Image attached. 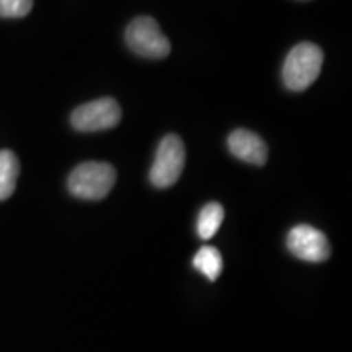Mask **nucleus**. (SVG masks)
I'll return each mask as SVG.
<instances>
[{
    "label": "nucleus",
    "mask_w": 352,
    "mask_h": 352,
    "mask_svg": "<svg viewBox=\"0 0 352 352\" xmlns=\"http://www.w3.org/2000/svg\"><path fill=\"white\" fill-rule=\"evenodd\" d=\"M323 65V51L314 43H300L285 57L283 80L292 91H303L318 78Z\"/></svg>",
    "instance_id": "obj_1"
},
{
    "label": "nucleus",
    "mask_w": 352,
    "mask_h": 352,
    "mask_svg": "<svg viewBox=\"0 0 352 352\" xmlns=\"http://www.w3.org/2000/svg\"><path fill=\"white\" fill-rule=\"evenodd\" d=\"M116 183V170L104 162H85L69 176L70 195L85 201H100L107 197Z\"/></svg>",
    "instance_id": "obj_2"
},
{
    "label": "nucleus",
    "mask_w": 352,
    "mask_h": 352,
    "mask_svg": "<svg viewBox=\"0 0 352 352\" xmlns=\"http://www.w3.org/2000/svg\"><path fill=\"white\" fill-rule=\"evenodd\" d=\"M186 164V148L179 135L168 134L157 147L155 160L148 173L151 183L155 188L165 189L178 182Z\"/></svg>",
    "instance_id": "obj_3"
},
{
    "label": "nucleus",
    "mask_w": 352,
    "mask_h": 352,
    "mask_svg": "<svg viewBox=\"0 0 352 352\" xmlns=\"http://www.w3.org/2000/svg\"><path fill=\"white\" fill-rule=\"evenodd\" d=\"M126 43L132 52L144 59H165L171 44L152 16H138L127 26Z\"/></svg>",
    "instance_id": "obj_4"
},
{
    "label": "nucleus",
    "mask_w": 352,
    "mask_h": 352,
    "mask_svg": "<svg viewBox=\"0 0 352 352\" xmlns=\"http://www.w3.org/2000/svg\"><path fill=\"white\" fill-rule=\"evenodd\" d=\"M121 121V107L114 98L88 101L74 109L70 122L77 131L96 132L113 129Z\"/></svg>",
    "instance_id": "obj_5"
},
{
    "label": "nucleus",
    "mask_w": 352,
    "mask_h": 352,
    "mask_svg": "<svg viewBox=\"0 0 352 352\" xmlns=\"http://www.w3.org/2000/svg\"><path fill=\"white\" fill-rule=\"evenodd\" d=\"M287 248L294 256L308 263L327 261L331 246L323 232L311 226H297L289 232Z\"/></svg>",
    "instance_id": "obj_6"
},
{
    "label": "nucleus",
    "mask_w": 352,
    "mask_h": 352,
    "mask_svg": "<svg viewBox=\"0 0 352 352\" xmlns=\"http://www.w3.org/2000/svg\"><path fill=\"white\" fill-rule=\"evenodd\" d=\"M228 151L233 157L250 165L263 166L267 162V145L258 134L248 129L233 131L227 139Z\"/></svg>",
    "instance_id": "obj_7"
},
{
    "label": "nucleus",
    "mask_w": 352,
    "mask_h": 352,
    "mask_svg": "<svg viewBox=\"0 0 352 352\" xmlns=\"http://www.w3.org/2000/svg\"><path fill=\"white\" fill-rule=\"evenodd\" d=\"M20 175L19 158L12 151H0V201L13 195Z\"/></svg>",
    "instance_id": "obj_8"
},
{
    "label": "nucleus",
    "mask_w": 352,
    "mask_h": 352,
    "mask_svg": "<svg viewBox=\"0 0 352 352\" xmlns=\"http://www.w3.org/2000/svg\"><path fill=\"white\" fill-rule=\"evenodd\" d=\"M223 208L219 202H209L208 206L201 209L199 217H197V235L202 240H210L215 233L219 232L223 222Z\"/></svg>",
    "instance_id": "obj_9"
},
{
    "label": "nucleus",
    "mask_w": 352,
    "mask_h": 352,
    "mask_svg": "<svg viewBox=\"0 0 352 352\" xmlns=\"http://www.w3.org/2000/svg\"><path fill=\"white\" fill-rule=\"evenodd\" d=\"M192 264L201 274H204L209 280H215L220 276L223 267L222 254L214 246H202L199 252L196 253Z\"/></svg>",
    "instance_id": "obj_10"
},
{
    "label": "nucleus",
    "mask_w": 352,
    "mask_h": 352,
    "mask_svg": "<svg viewBox=\"0 0 352 352\" xmlns=\"http://www.w3.org/2000/svg\"><path fill=\"white\" fill-rule=\"evenodd\" d=\"M33 8V0H0L2 19H23Z\"/></svg>",
    "instance_id": "obj_11"
}]
</instances>
